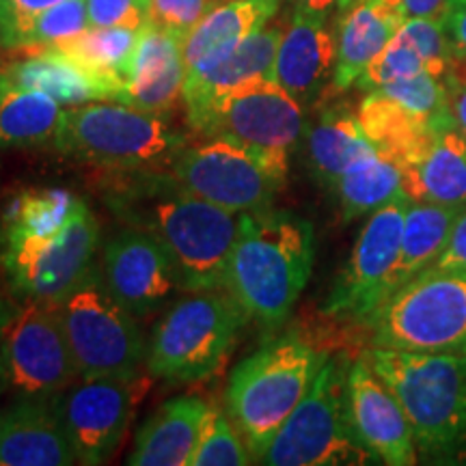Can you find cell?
Listing matches in <instances>:
<instances>
[{"label": "cell", "instance_id": "cell-1", "mask_svg": "<svg viewBox=\"0 0 466 466\" xmlns=\"http://www.w3.org/2000/svg\"><path fill=\"white\" fill-rule=\"evenodd\" d=\"M102 199L126 227L154 236L168 250L184 291L220 289L240 233V217L186 190L167 168L106 171Z\"/></svg>", "mask_w": 466, "mask_h": 466}, {"label": "cell", "instance_id": "cell-2", "mask_svg": "<svg viewBox=\"0 0 466 466\" xmlns=\"http://www.w3.org/2000/svg\"><path fill=\"white\" fill-rule=\"evenodd\" d=\"M316 259L307 218L268 208L240 217L223 288L268 335L277 333L305 291Z\"/></svg>", "mask_w": 466, "mask_h": 466}, {"label": "cell", "instance_id": "cell-3", "mask_svg": "<svg viewBox=\"0 0 466 466\" xmlns=\"http://www.w3.org/2000/svg\"><path fill=\"white\" fill-rule=\"evenodd\" d=\"M404 408L425 458H445L466 439V352L370 346L360 354Z\"/></svg>", "mask_w": 466, "mask_h": 466}, {"label": "cell", "instance_id": "cell-4", "mask_svg": "<svg viewBox=\"0 0 466 466\" xmlns=\"http://www.w3.org/2000/svg\"><path fill=\"white\" fill-rule=\"evenodd\" d=\"M329 357L305 337L283 335L236 365L225 391V410L255 462L309 393Z\"/></svg>", "mask_w": 466, "mask_h": 466}, {"label": "cell", "instance_id": "cell-5", "mask_svg": "<svg viewBox=\"0 0 466 466\" xmlns=\"http://www.w3.org/2000/svg\"><path fill=\"white\" fill-rule=\"evenodd\" d=\"M188 141L162 115L121 102H89L66 106L55 147L104 171H143L168 168Z\"/></svg>", "mask_w": 466, "mask_h": 466}, {"label": "cell", "instance_id": "cell-6", "mask_svg": "<svg viewBox=\"0 0 466 466\" xmlns=\"http://www.w3.org/2000/svg\"><path fill=\"white\" fill-rule=\"evenodd\" d=\"M151 333L145 367L168 382H199L218 374L248 316L225 288L188 291Z\"/></svg>", "mask_w": 466, "mask_h": 466}, {"label": "cell", "instance_id": "cell-7", "mask_svg": "<svg viewBox=\"0 0 466 466\" xmlns=\"http://www.w3.org/2000/svg\"><path fill=\"white\" fill-rule=\"evenodd\" d=\"M371 346L408 352H466V270H434L393 291L363 322Z\"/></svg>", "mask_w": 466, "mask_h": 466}, {"label": "cell", "instance_id": "cell-8", "mask_svg": "<svg viewBox=\"0 0 466 466\" xmlns=\"http://www.w3.org/2000/svg\"><path fill=\"white\" fill-rule=\"evenodd\" d=\"M346 357L326 359L309 393L283 423L259 464L268 466H352L376 462L360 445L348 415Z\"/></svg>", "mask_w": 466, "mask_h": 466}, {"label": "cell", "instance_id": "cell-9", "mask_svg": "<svg viewBox=\"0 0 466 466\" xmlns=\"http://www.w3.org/2000/svg\"><path fill=\"white\" fill-rule=\"evenodd\" d=\"M56 305L80 378L141 371L147 357L141 326L110 294L96 266Z\"/></svg>", "mask_w": 466, "mask_h": 466}, {"label": "cell", "instance_id": "cell-10", "mask_svg": "<svg viewBox=\"0 0 466 466\" xmlns=\"http://www.w3.org/2000/svg\"><path fill=\"white\" fill-rule=\"evenodd\" d=\"M167 171L192 195L238 217L272 208L288 179L264 156L220 137L188 141Z\"/></svg>", "mask_w": 466, "mask_h": 466}, {"label": "cell", "instance_id": "cell-11", "mask_svg": "<svg viewBox=\"0 0 466 466\" xmlns=\"http://www.w3.org/2000/svg\"><path fill=\"white\" fill-rule=\"evenodd\" d=\"M190 130L201 138H229L289 171V156L305 132V108L277 80L253 78L220 96Z\"/></svg>", "mask_w": 466, "mask_h": 466}, {"label": "cell", "instance_id": "cell-12", "mask_svg": "<svg viewBox=\"0 0 466 466\" xmlns=\"http://www.w3.org/2000/svg\"><path fill=\"white\" fill-rule=\"evenodd\" d=\"M3 382L17 398H52L80 380L56 302L25 300L5 324Z\"/></svg>", "mask_w": 466, "mask_h": 466}, {"label": "cell", "instance_id": "cell-13", "mask_svg": "<svg viewBox=\"0 0 466 466\" xmlns=\"http://www.w3.org/2000/svg\"><path fill=\"white\" fill-rule=\"evenodd\" d=\"M97 242L100 225L83 201L56 236L3 247L0 264L20 299L61 302L93 268Z\"/></svg>", "mask_w": 466, "mask_h": 466}, {"label": "cell", "instance_id": "cell-14", "mask_svg": "<svg viewBox=\"0 0 466 466\" xmlns=\"http://www.w3.org/2000/svg\"><path fill=\"white\" fill-rule=\"evenodd\" d=\"M151 374L80 378L58 393V408L80 464H104L119 450L151 387Z\"/></svg>", "mask_w": 466, "mask_h": 466}, {"label": "cell", "instance_id": "cell-15", "mask_svg": "<svg viewBox=\"0 0 466 466\" xmlns=\"http://www.w3.org/2000/svg\"><path fill=\"white\" fill-rule=\"evenodd\" d=\"M408 201L406 195H400L370 214L346 268L324 302L326 316L363 322L389 299Z\"/></svg>", "mask_w": 466, "mask_h": 466}, {"label": "cell", "instance_id": "cell-16", "mask_svg": "<svg viewBox=\"0 0 466 466\" xmlns=\"http://www.w3.org/2000/svg\"><path fill=\"white\" fill-rule=\"evenodd\" d=\"M100 272L110 294L134 318L158 311L173 291L182 289V279L168 250L154 236L134 227L110 238L104 247Z\"/></svg>", "mask_w": 466, "mask_h": 466}, {"label": "cell", "instance_id": "cell-17", "mask_svg": "<svg viewBox=\"0 0 466 466\" xmlns=\"http://www.w3.org/2000/svg\"><path fill=\"white\" fill-rule=\"evenodd\" d=\"M348 415L371 458L389 466L417 462V442L404 408L382 378L360 357L348 371Z\"/></svg>", "mask_w": 466, "mask_h": 466}, {"label": "cell", "instance_id": "cell-18", "mask_svg": "<svg viewBox=\"0 0 466 466\" xmlns=\"http://www.w3.org/2000/svg\"><path fill=\"white\" fill-rule=\"evenodd\" d=\"M393 162L410 201L466 208V141L453 116L430 127Z\"/></svg>", "mask_w": 466, "mask_h": 466}, {"label": "cell", "instance_id": "cell-19", "mask_svg": "<svg viewBox=\"0 0 466 466\" xmlns=\"http://www.w3.org/2000/svg\"><path fill=\"white\" fill-rule=\"evenodd\" d=\"M78 462L58 395L17 398L0 417V466H69Z\"/></svg>", "mask_w": 466, "mask_h": 466}, {"label": "cell", "instance_id": "cell-20", "mask_svg": "<svg viewBox=\"0 0 466 466\" xmlns=\"http://www.w3.org/2000/svg\"><path fill=\"white\" fill-rule=\"evenodd\" d=\"M337 39L326 26V15L294 9L277 50L272 80L300 104L311 106L333 80Z\"/></svg>", "mask_w": 466, "mask_h": 466}, {"label": "cell", "instance_id": "cell-21", "mask_svg": "<svg viewBox=\"0 0 466 466\" xmlns=\"http://www.w3.org/2000/svg\"><path fill=\"white\" fill-rule=\"evenodd\" d=\"M184 83L182 37L154 26L145 28L121 104L167 116L184 104Z\"/></svg>", "mask_w": 466, "mask_h": 466}, {"label": "cell", "instance_id": "cell-22", "mask_svg": "<svg viewBox=\"0 0 466 466\" xmlns=\"http://www.w3.org/2000/svg\"><path fill=\"white\" fill-rule=\"evenodd\" d=\"M281 37V26H264L258 33L248 35L218 63L201 72L186 74L184 108L188 126H195L206 115V110L233 86L253 78H272Z\"/></svg>", "mask_w": 466, "mask_h": 466}, {"label": "cell", "instance_id": "cell-23", "mask_svg": "<svg viewBox=\"0 0 466 466\" xmlns=\"http://www.w3.org/2000/svg\"><path fill=\"white\" fill-rule=\"evenodd\" d=\"M343 14L330 80L339 93L357 85L360 74L376 61L406 22L400 0H359Z\"/></svg>", "mask_w": 466, "mask_h": 466}, {"label": "cell", "instance_id": "cell-24", "mask_svg": "<svg viewBox=\"0 0 466 466\" xmlns=\"http://www.w3.org/2000/svg\"><path fill=\"white\" fill-rule=\"evenodd\" d=\"M25 58L0 69V78L9 83L48 93L63 106L89 102H121V89L91 74L72 56L56 48L25 52Z\"/></svg>", "mask_w": 466, "mask_h": 466}, {"label": "cell", "instance_id": "cell-25", "mask_svg": "<svg viewBox=\"0 0 466 466\" xmlns=\"http://www.w3.org/2000/svg\"><path fill=\"white\" fill-rule=\"evenodd\" d=\"M281 0H225L214 5L182 39L186 74L201 72L268 25Z\"/></svg>", "mask_w": 466, "mask_h": 466}, {"label": "cell", "instance_id": "cell-26", "mask_svg": "<svg viewBox=\"0 0 466 466\" xmlns=\"http://www.w3.org/2000/svg\"><path fill=\"white\" fill-rule=\"evenodd\" d=\"M209 404L199 395L168 400L138 430L127 464L190 466Z\"/></svg>", "mask_w": 466, "mask_h": 466}, {"label": "cell", "instance_id": "cell-27", "mask_svg": "<svg viewBox=\"0 0 466 466\" xmlns=\"http://www.w3.org/2000/svg\"><path fill=\"white\" fill-rule=\"evenodd\" d=\"M378 154L367 138L359 115L348 106L326 108L307 137L309 168L318 184L333 190L339 177L357 162Z\"/></svg>", "mask_w": 466, "mask_h": 466}, {"label": "cell", "instance_id": "cell-28", "mask_svg": "<svg viewBox=\"0 0 466 466\" xmlns=\"http://www.w3.org/2000/svg\"><path fill=\"white\" fill-rule=\"evenodd\" d=\"M66 106L48 93L0 78V149L55 145Z\"/></svg>", "mask_w": 466, "mask_h": 466}, {"label": "cell", "instance_id": "cell-29", "mask_svg": "<svg viewBox=\"0 0 466 466\" xmlns=\"http://www.w3.org/2000/svg\"><path fill=\"white\" fill-rule=\"evenodd\" d=\"M462 209L464 208L408 201L398 264H395L391 285H389V296L404 288L408 281L421 275L439 259L447 238H450L453 220Z\"/></svg>", "mask_w": 466, "mask_h": 466}, {"label": "cell", "instance_id": "cell-30", "mask_svg": "<svg viewBox=\"0 0 466 466\" xmlns=\"http://www.w3.org/2000/svg\"><path fill=\"white\" fill-rule=\"evenodd\" d=\"M83 199L61 188H31L17 195L3 214V247L25 244L56 236L66 227Z\"/></svg>", "mask_w": 466, "mask_h": 466}, {"label": "cell", "instance_id": "cell-31", "mask_svg": "<svg viewBox=\"0 0 466 466\" xmlns=\"http://www.w3.org/2000/svg\"><path fill=\"white\" fill-rule=\"evenodd\" d=\"M143 31L121 26H91L78 37L55 46L56 50L66 52L76 63L89 69L91 74L100 76L102 80L121 89V100L127 80H130L134 56H137L138 42Z\"/></svg>", "mask_w": 466, "mask_h": 466}, {"label": "cell", "instance_id": "cell-32", "mask_svg": "<svg viewBox=\"0 0 466 466\" xmlns=\"http://www.w3.org/2000/svg\"><path fill=\"white\" fill-rule=\"evenodd\" d=\"M333 190L339 199L343 223H352L387 206L395 197L406 195L398 165L380 151L350 167Z\"/></svg>", "mask_w": 466, "mask_h": 466}, {"label": "cell", "instance_id": "cell-33", "mask_svg": "<svg viewBox=\"0 0 466 466\" xmlns=\"http://www.w3.org/2000/svg\"><path fill=\"white\" fill-rule=\"evenodd\" d=\"M360 126L382 156L395 160L436 124L408 113L380 91H370L357 110ZM442 124V121H439Z\"/></svg>", "mask_w": 466, "mask_h": 466}, {"label": "cell", "instance_id": "cell-34", "mask_svg": "<svg viewBox=\"0 0 466 466\" xmlns=\"http://www.w3.org/2000/svg\"><path fill=\"white\" fill-rule=\"evenodd\" d=\"M250 462L255 458L227 410L209 404L190 466H247Z\"/></svg>", "mask_w": 466, "mask_h": 466}, {"label": "cell", "instance_id": "cell-35", "mask_svg": "<svg viewBox=\"0 0 466 466\" xmlns=\"http://www.w3.org/2000/svg\"><path fill=\"white\" fill-rule=\"evenodd\" d=\"M404 106L408 113H412L419 119L439 124V121L451 119V104L450 91H447L445 80L436 78L430 72H419L408 78L395 80L376 89Z\"/></svg>", "mask_w": 466, "mask_h": 466}, {"label": "cell", "instance_id": "cell-36", "mask_svg": "<svg viewBox=\"0 0 466 466\" xmlns=\"http://www.w3.org/2000/svg\"><path fill=\"white\" fill-rule=\"evenodd\" d=\"M91 28L89 11H86V0H63L48 11H44L37 20L33 22L20 52H35L55 48V46L69 42Z\"/></svg>", "mask_w": 466, "mask_h": 466}, {"label": "cell", "instance_id": "cell-37", "mask_svg": "<svg viewBox=\"0 0 466 466\" xmlns=\"http://www.w3.org/2000/svg\"><path fill=\"white\" fill-rule=\"evenodd\" d=\"M419 72H425V66L408 39L400 31L395 33V37L387 44L380 55L376 56V61L360 74L357 85L360 91L370 93L380 89V86L395 83V80L408 78V76H415Z\"/></svg>", "mask_w": 466, "mask_h": 466}, {"label": "cell", "instance_id": "cell-38", "mask_svg": "<svg viewBox=\"0 0 466 466\" xmlns=\"http://www.w3.org/2000/svg\"><path fill=\"white\" fill-rule=\"evenodd\" d=\"M212 7V0H149V26L184 39Z\"/></svg>", "mask_w": 466, "mask_h": 466}, {"label": "cell", "instance_id": "cell-39", "mask_svg": "<svg viewBox=\"0 0 466 466\" xmlns=\"http://www.w3.org/2000/svg\"><path fill=\"white\" fill-rule=\"evenodd\" d=\"M63 0H0V42L5 50H20L28 28L44 11Z\"/></svg>", "mask_w": 466, "mask_h": 466}, {"label": "cell", "instance_id": "cell-40", "mask_svg": "<svg viewBox=\"0 0 466 466\" xmlns=\"http://www.w3.org/2000/svg\"><path fill=\"white\" fill-rule=\"evenodd\" d=\"M91 26H121L145 31L149 26V0H86Z\"/></svg>", "mask_w": 466, "mask_h": 466}, {"label": "cell", "instance_id": "cell-41", "mask_svg": "<svg viewBox=\"0 0 466 466\" xmlns=\"http://www.w3.org/2000/svg\"><path fill=\"white\" fill-rule=\"evenodd\" d=\"M430 268H434V270H466V208L453 220L445 248Z\"/></svg>", "mask_w": 466, "mask_h": 466}, {"label": "cell", "instance_id": "cell-42", "mask_svg": "<svg viewBox=\"0 0 466 466\" xmlns=\"http://www.w3.org/2000/svg\"><path fill=\"white\" fill-rule=\"evenodd\" d=\"M441 20L450 35L456 61L466 63V0H447Z\"/></svg>", "mask_w": 466, "mask_h": 466}, {"label": "cell", "instance_id": "cell-43", "mask_svg": "<svg viewBox=\"0 0 466 466\" xmlns=\"http://www.w3.org/2000/svg\"><path fill=\"white\" fill-rule=\"evenodd\" d=\"M447 91H450V104H451V113L453 119H456L458 130L462 132L464 141H466V80L460 78V74L456 69H451L450 76L445 78Z\"/></svg>", "mask_w": 466, "mask_h": 466}, {"label": "cell", "instance_id": "cell-44", "mask_svg": "<svg viewBox=\"0 0 466 466\" xmlns=\"http://www.w3.org/2000/svg\"><path fill=\"white\" fill-rule=\"evenodd\" d=\"M401 11L408 17H425V15H441L445 9L447 0H400Z\"/></svg>", "mask_w": 466, "mask_h": 466}, {"label": "cell", "instance_id": "cell-45", "mask_svg": "<svg viewBox=\"0 0 466 466\" xmlns=\"http://www.w3.org/2000/svg\"><path fill=\"white\" fill-rule=\"evenodd\" d=\"M294 9L307 11V14L329 15V11L337 7V0H291Z\"/></svg>", "mask_w": 466, "mask_h": 466}, {"label": "cell", "instance_id": "cell-46", "mask_svg": "<svg viewBox=\"0 0 466 466\" xmlns=\"http://www.w3.org/2000/svg\"><path fill=\"white\" fill-rule=\"evenodd\" d=\"M11 311H14V307L9 305L7 300L0 296V343H3V330H5V324H7V319L11 316ZM0 389H5V382H3V359H0Z\"/></svg>", "mask_w": 466, "mask_h": 466}, {"label": "cell", "instance_id": "cell-47", "mask_svg": "<svg viewBox=\"0 0 466 466\" xmlns=\"http://www.w3.org/2000/svg\"><path fill=\"white\" fill-rule=\"evenodd\" d=\"M354 3H359V0H337V9H339L341 11V14H343V11H346V9H350V7H352V5Z\"/></svg>", "mask_w": 466, "mask_h": 466}, {"label": "cell", "instance_id": "cell-48", "mask_svg": "<svg viewBox=\"0 0 466 466\" xmlns=\"http://www.w3.org/2000/svg\"><path fill=\"white\" fill-rule=\"evenodd\" d=\"M212 3H214V5H218V3H225V0H212Z\"/></svg>", "mask_w": 466, "mask_h": 466}, {"label": "cell", "instance_id": "cell-49", "mask_svg": "<svg viewBox=\"0 0 466 466\" xmlns=\"http://www.w3.org/2000/svg\"><path fill=\"white\" fill-rule=\"evenodd\" d=\"M0 50H3V42H0Z\"/></svg>", "mask_w": 466, "mask_h": 466}]
</instances>
